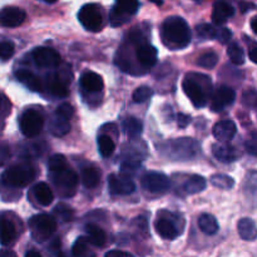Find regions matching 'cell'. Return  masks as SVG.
Segmentation results:
<instances>
[{
  "mask_svg": "<svg viewBox=\"0 0 257 257\" xmlns=\"http://www.w3.org/2000/svg\"><path fill=\"white\" fill-rule=\"evenodd\" d=\"M163 44L172 50L183 49L191 42V30L187 22L181 17H170L161 27Z\"/></svg>",
  "mask_w": 257,
  "mask_h": 257,
  "instance_id": "obj_1",
  "label": "cell"
},
{
  "mask_svg": "<svg viewBox=\"0 0 257 257\" xmlns=\"http://www.w3.org/2000/svg\"><path fill=\"white\" fill-rule=\"evenodd\" d=\"M161 151L166 156L175 160H191L200 155L201 147L200 143L193 141L192 138H180L165 143Z\"/></svg>",
  "mask_w": 257,
  "mask_h": 257,
  "instance_id": "obj_2",
  "label": "cell"
},
{
  "mask_svg": "<svg viewBox=\"0 0 257 257\" xmlns=\"http://www.w3.org/2000/svg\"><path fill=\"white\" fill-rule=\"evenodd\" d=\"M140 9L138 0H115L109 12V23L112 27H122L135 17Z\"/></svg>",
  "mask_w": 257,
  "mask_h": 257,
  "instance_id": "obj_3",
  "label": "cell"
},
{
  "mask_svg": "<svg viewBox=\"0 0 257 257\" xmlns=\"http://www.w3.org/2000/svg\"><path fill=\"white\" fill-rule=\"evenodd\" d=\"M29 227L32 231L33 237L39 242L48 240L53 233L57 230V222L53 218V216L45 215V213H40V215H35L30 218Z\"/></svg>",
  "mask_w": 257,
  "mask_h": 257,
  "instance_id": "obj_4",
  "label": "cell"
},
{
  "mask_svg": "<svg viewBox=\"0 0 257 257\" xmlns=\"http://www.w3.org/2000/svg\"><path fill=\"white\" fill-rule=\"evenodd\" d=\"M53 183L57 186L58 191L63 197H72L77 192L78 177L77 173L70 168H64V170L52 172L50 175Z\"/></svg>",
  "mask_w": 257,
  "mask_h": 257,
  "instance_id": "obj_5",
  "label": "cell"
},
{
  "mask_svg": "<svg viewBox=\"0 0 257 257\" xmlns=\"http://www.w3.org/2000/svg\"><path fill=\"white\" fill-rule=\"evenodd\" d=\"M34 170L29 166H13L3 173V182L12 187H25L34 178Z\"/></svg>",
  "mask_w": 257,
  "mask_h": 257,
  "instance_id": "obj_6",
  "label": "cell"
},
{
  "mask_svg": "<svg viewBox=\"0 0 257 257\" xmlns=\"http://www.w3.org/2000/svg\"><path fill=\"white\" fill-rule=\"evenodd\" d=\"M80 24L89 32H99L103 27V14L99 5L90 3L80 8L78 13Z\"/></svg>",
  "mask_w": 257,
  "mask_h": 257,
  "instance_id": "obj_7",
  "label": "cell"
},
{
  "mask_svg": "<svg viewBox=\"0 0 257 257\" xmlns=\"http://www.w3.org/2000/svg\"><path fill=\"white\" fill-rule=\"evenodd\" d=\"M19 125L20 131H22V133L25 137L33 138L42 132L43 125H44V119H43L40 113H38L37 110L28 109L20 117Z\"/></svg>",
  "mask_w": 257,
  "mask_h": 257,
  "instance_id": "obj_8",
  "label": "cell"
},
{
  "mask_svg": "<svg viewBox=\"0 0 257 257\" xmlns=\"http://www.w3.org/2000/svg\"><path fill=\"white\" fill-rule=\"evenodd\" d=\"M141 183H142L143 190L148 191V192L157 193V195L166 193L171 187L170 178L160 172L146 173V175L143 176Z\"/></svg>",
  "mask_w": 257,
  "mask_h": 257,
  "instance_id": "obj_9",
  "label": "cell"
},
{
  "mask_svg": "<svg viewBox=\"0 0 257 257\" xmlns=\"http://www.w3.org/2000/svg\"><path fill=\"white\" fill-rule=\"evenodd\" d=\"M34 63L39 68H54L59 65L60 55L52 48H35L32 53Z\"/></svg>",
  "mask_w": 257,
  "mask_h": 257,
  "instance_id": "obj_10",
  "label": "cell"
},
{
  "mask_svg": "<svg viewBox=\"0 0 257 257\" xmlns=\"http://www.w3.org/2000/svg\"><path fill=\"white\" fill-rule=\"evenodd\" d=\"M108 187H109V192L112 195L118 196L131 195L136 191L135 182L125 176L110 175L108 177Z\"/></svg>",
  "mask_w": 257,
  "mask_h": 257,
  "instance_id": "obj_11",
  "label": "cell"
},
{
  "mask_svg": "<svg viewBox=\"0 0 257 257\" xmlns=\"http://www.w3.org/2000/svg\"><path fill=\"white\" fill-rule=\"evenodd\" d=\"M27 14L18 7H5L0 10V25L7 28H17L24 23Z\"/></svg>",
  "mask_w": 257,
  "mask_h": 257,
  "instance_id": "obj_12",
  "label": "cell"
},
{
  "mask_svg": "<svg viewBox=\"0 0 257 257\" xmlns=\"http://www.w3.org/2000/svg\"><path fill=\"white\" fill-rule=\"evenodd\" d=\"M236 99V93L232 88L226 87V85H222V87L218 88L216 90L215 95H213L212 104H211V109L213 112H220L223 108L227 107V105L232 104Z\"/></svg>",
  "mask_w": 257,
  "mask_h": 257,
  "instance_id": "obj_13",
  "label": "cell"
},
{
  "mask_svg": "<svg viewBox=\"0 0 257 257\" xmlns=\"http://www.w3.org/2000/svg\"><path fill=\"white\" fill-rule=\"evenodd\" d=\"M182 88H183V90H185L186 95L190 98L191 102L193 103V105H195V107L201 108V107H203V105H206L207 99H206L205 93H203L202 88H201L200 85L195 82V80L186 78L182 83Z\"/></svg>",
  "mask_w": 257,
  "mask_h": 257,
  "instance_id": "obj_14",
  "label": "cell"
},
{
  "mask_svg": "<svg viewBox=\"0 0 257 257\" xmlns=\"http://www.w3.org/2000/svg\"><path fill=\"white\" fill-rule=\"evenodd\" d=\"M235 15V8L226 0H217L213 4L212 9V22L216 25H222L227 22V19Z\"/></svg>",
  "mask_w": 257,
  "mask_h": 257,
  "instance_id": "obj_15",
  "label": "cell"
},
{
  "mask_svg": "<svg viewBox=\"0 0 257 257\" xmlns=\"http://www.w3.org/2000/svg\"><path fill=\"white\" fill-rule=\"evenodd\" d=\"M213 137L217 141L223 143H227L228 141L232 140L236 135V124L233 120L225 119L216 123L212 130Z\"/></svg>",
  "mask_w": 257,
  "mask_h": 257,
  "instance_id": "obj_16",
  "label": "cell"
},
{
  "mask_svg": "<svg viewBox=\"0 0 257 257\" xmlns=\"http://www.w3.org/2000/svg\"><path fill=\"white\" fill-rule=\"evenodd\" d=\"M136 55L138 62L145 68H152L157 62V49L148 43L138 45Z\"/></svg>",
  "mask_w": 257,
  "mask_h": 257,
  "instance_id": "obj_17",
  "label": "cell"
},
{
  "mask_svg": "<svg viewBox=\"0 0 257 257\" xmlns=\"http://www.w3.org/2000/svg\"><path fill=\"white\" fill-rule=\"evenodd\" d=\"M212 152H213V156H215L218 161L225 163L235 162V161H237V158L240 157V153H238L237 148L228 145L213 146Z\"/></svg>",
  "mask_w": 257,
  "mask_h": 257,
  "instance_id": "obj_18",
  "label": "cell"
},
{
  "mask_svg": "<svg viewBox=\"0 0 257 257\" xmlns=\"http://www.w3.org/2000/svg\"><path fill=\"white\" fill-rule=\"evenodd\" d=\"M80 85L88 92L97 93L103 89L104 83H103L102 77L99 74L94 72H87L80 77Z\"/></svg>",
  "mask_w": 257,
  "mask_h": 257,
  "instance_id": "obj_19",
  "label": "cell"
},
{
  "mask_svg": "<svg viewBox=\"0 0 257 257\" xmlns=\"http://www.w3.org/2000/svg\"><path fill=\"white\" fill-rule=\"evenodd\" d=\"M17 75V79L19 80L22 84H24L28 89H30L32 92H40L42 90V82H40L39 78L35 74H33L29 70L20 69L15 73Z\"/></svg>",
  "mask_w": 257,
  "mask_h": 257,
  "instance_id": "obj_20",
  "label": "cell"
},
{
  "mask_svg": "<svg viewBox=\"0 0 257 257\" xmlns=\"http://www.w3.org/2000/svg\"><path fill=\"white\" fill-rule=\"evenodd\" d=\"M17 231L15 226L9 218L0 217V243L4 246L10 245L15 240Z\"/></svg>",
  "mask_w": 257,
  "mask_h": 257,
  "instance_id": "obj_21",
  "label": "cell"
},
{
  "mask_svg": "<svg viewBox=\"0 0 257 257\" xmlns=\"http://www.w3.org/2000/svg\"><path fill=\"white\" fill-rule=\"evenodd\" d=\"M156 231L165 240H175L178 236V231L175 223L171 222L167 218H160L156 222Z\"/></svg>",
  "mask_w": 257,
  "mask_h": 257,
  "instance_id": "obj_22",
  "label": "cell"
},
{
  "mask_svg": "<svg viewBox=\"0 0 257 257\" xmlns=\"http://www.w3.org/2000/svg\"><path fill=\"white\" fill-rule=\"evenodd\" d=\"M33 193L35 196V200L42 206H49L53 202V200H54L53 191L44 182H40L38 185H35L34 188H33Z\"/></svg>",
  "mask_w": 257,
  "mask_h": 257,
  "instance_id": "obj_23",
  "label": "cell"
},
{
  "mask_svg": "<svg viewBox=\"0 0 257 257\" xmlns=\"http://www.w3.org/2000/svg\"><path fill=\"white\" fill-rule=\"evenodd\" d=\"M237 230L240 233L241 238L246 241H253L256 240L257 230H256V223L255 221L251 218H242L240 222L237 223Z\"/></svg>",
  "mask_w": 257,
  "mask_h": 257,
  "instance_id": "obj_24",
  "label": "cell"
},
{
  "mask_svg": "<svg viewBox=\"0 0 257 257\" xmlns=\"http://www.w3.org/2000/svg\"><path fill=\"white\" fill-rule=\"evenodd\" d=\"M85 231H87V235H88V242L97 246V247H102V246L104 245L105 233L99 226L89 223V225L85 226Z\"/></svg>",
  "mask_w": 257,
  "mask_h": 257,
  "instance_id": "obj_25",
  "label": "cell"
},
{
  "mask_svg": "<svg viewBox=\"0 0 257 257\" xmlns=\"http://www.w3.org/2000/svg\"><path fill=\"white\" fill-rule=\"evenodd\" d=\"M122 125L125 135H127L130 138H137L142 135L143 124L138 118L127 117L124 120H123Z\"/></svg>",
  "mask_w": 257,
  "mask_h": 257,
  "instance_id": "obj_26",
  "label": "cell"
},
{
  "mask_svg": "<svg viewBox=\"0 0 257 257\" xmlns=\"http://www.w3.org/2000/svg\"><path fill=\"white\" fill-rule=\"evenodd\" d=\"M198 226L206 235H215L218 231V222L215 216L210 213H203L198 218Z\"/></svg>",
  "mask_w": 257,
  "mask_h": 257,
  "instance_id": "obj_27",
  "label": "cell"
},
{
  "mask_svg": "<svg viewBox=\"0 0 257 257\" xmlns=\"http://www.w3.org/2000/svg\"><path fill=\"white\" fill-rule=\"evenodd\" d=\"M206 180L202 176H191L187 181H186L185 186H183V190L188 195H195V193L202 192L206 188Z\"/></svg>",
  "mask_w": 257,
  "mask_h": 257,
  "instance_id": "obj_28",
  "label": "cell"
},
{
  "mask_svg": "<svg viewBox=\"0 0 257 257\" xmlns=\"http://www.w3.org/2000/svg\"><path fill=\"white\" fill-rule=\"evenodd\" d=\"M100 181V173L97 168L88 167L82 171V182L87 188L97 187Z\"/></svg>",
  "mask_w": 257,
  "mask_h": 257,
  "instance_id": "obj_29",
  "label": "cell"
},
{
  "mask_svg": "<svg viewBox=\"0 0 257 257\" xmlns=\"http://www.w3.org/2000/svg\"><path fill=\"white\" fill-rule=\"evenodd\" d=\"M49 131L53 136H55V137H63V136L69 133L70 124L67 120L55 117L54 119H52V122H50Z\"/></svg>",
  "mask_w": 257,
  "mask_h": 257,
  "instance_id": "obj_30",
  "label": "cell"
},
{
  "mask_svg": "<svg viewBox=\"0 0 257 257\" xmlns=\"http://www.w3.org/2000/svg\"><path fill=\"white\" fill-rule=\"evenodd\" d=\"M73 256L74 257H97L94 255V252L89 250V246H88V238L85 237H79L73 245Z\"/></svg>",
  "mask_w": 257,
  "mask_h": 257,
  "instance_id": "obj_31",
  "label": "cell"
},
{
  "mask_svg": "<svg viewBox=\"0 0 257 257\" xmlns=\"http://www.w3.org/2000/svg\"><path fill=\"white\" fill-rule=\"evenodd\" d=\"M98 148H99V153L102 157H109L115 150L114 142L108 136H99L98 138Z\"/></svg>",
  "mask_w": 257,
  "mask_h": 257,
  "instance_id": "obj_32",
  "label": "cell"
},
{
  "mask_svg": "<svg viewBox=\"0 0 257 257\" xmlns=\"http://www.w3.org/2000/svg\"><path fill=\"white\" fill-rule=\"evenodd\" d=\"M227 54L233 64L241 65L245 63V52L237 43H232V44L228 45Z\"/></svg>",
  "mask_w": 257,
  "mask_h": 257,
  "instance_id": "obj_33",
  "label": "cell"
},
{
  "mask_svg": "<svg viewBox=\"0 0 257 257\" xmlns=\"http://www.w3.org/2000/svg\"><path fill=\"white\" fill-rule=\"evenodd\" d=\"M211 183L215 187L221 188V190H230L235 186V181L232 177L226 175H215L211 177Z\"/></svg>",
  "mask_w": 257,
  "mask_h": 257,
  "instance_id": "obj_34",
  "label": "cell"
},
{
  "mask_svg": "<svg viewBox=\"0 0 257 257\" xmlns=\"http://www.w3.org/2000/svg\"><path fill=\"white\" fill-rule=\"evenodd\" d=\"M218 62V55L215 52H207L201 55L197 59V65L206 69H212L216 67Z\"/></svg>",
  "mask_w": 257,
  "mask_h": 257,
  "instance_id": "obj_35",
  "label": "cell"
},
{
  "mask_svg": "<svg viewBox=\"0 0 257 257\" xmlns=\"http://www.w3.org/2000/svg\"><path fill=\"white\" fill-rule=\"evenodd\" d=\"M49 89L50 93L58 98H64L69 94V90H68L67 85H65L62 80L58 79V78H54V79L50 80Z\"/></svg>",
  "mask_w": 257,
  "mask_h": 257,
  "instance_id": "obj_36",
  "label": "cell"
},
{
  "mask_svg": "<svg viewBox=\"0 0 257 257\" xmlns=\"http://www.w3.org/2000/svg\"><path fill=\"white\" fill-rule=\"evenodd\" d=\"M54 213L63 222H69L74 217V211H73V208L70 206L65 205V203H59V205L55 206Z\"/></svg>",
  "mask_w": 257,
  "mask_h": 257,
  "instance_id": "obj_37",
  "label": "cell"
},
{
  "mask_svg": "<svg viewBox=\"0 0 257 257\" xmlns=\"http://www.w3.org/2000/svg\"><path fill=\"white\" fill-rule=\"evenodd\" d=\"M217 29L218 28L213 27L211 24H206V23H202V24L196 27V32H197V34L202 39H216V37H217Z\"/></svg>",
  "mask_w": 257,
  "mask_h": 257,
  "instance_id": "obj_38",
  "label": "cell"
},
{
  "mask_svg": "<svg viewBox=\"0 0 257 257\" xmlns=\"http://www.w3.org/2000/svg\"><path fill=\"white\" fill-rule=\"evenodd\" d=\"M68 167L67 160L63 155H54L48 161V168L50 172H57V171L64 170Z\"/></svg>",
  "mask_w": 257,
  "mask_h": 257,
  "instance_id": "obj_39",
  "label": "cell"
},
{
  "mask_svg": "<svg viewBox=\"0 0 257 257\" xmlns=\"http://www.w3.org/2000/svg\"><path fill=\"white\" fill-rule=\"evenodd\" d=\"M73 115H74V108L69 103H63L55 110V117L67 120V122H69V119H72Z\"/></svg>",
  "mask_w": 257,
  "mask_h": 257,
  "instance_id": "obj_40",
  "label": "cell"
},
{
  "mask_svg": "<svg viewBox=\"0 0 257 257\" xmlns=\"http://www.w3.org/2000/svg\"><path fill=\"white\" fill-rule=\"evenodd\" d=\"M153 95V92L148 87H140L133 93V100L136 103H145Z\"/></svg>",
  "mask_w": 257,
  "mask_h": 257,
  "instance_id": "obj_41",
  "label": "cell"
},
{
  "mask_svg": "<svg viewBox=\"0 0 257 257\" xmlns=\"http://www.w3.org/2000/svg\"><path fill=\"white\" fill-rule=\"evenodd\" d=\"M14 44L12 42H0V58L9 59L14 54Z\"/></svg>",
  "mask_w": 257,
  "mask_h": 257,
  "instance_id": "obj_42",
  "label": "cell"
},
{
  "mask_svg": "<svg viewBox=\"0 0 257 257\" xmlns=\"http://www.w3.org/2000/svg\"><path fill=\"white\" fill-rule=\"evenodd\" d=\"M141 168V162L137 160H127L122 163L120 166V170H122L123 173H131V172H136Z\"/></svg>",
  "mask_w": 257,
  "mask_h": 257,
  "instance_id": "obj_43",
  "label": "cell"
},
{
  "mask_svg": "<svg viewBox=\"0 0 257 257\" xmlns=\"http://www.w3.org/2000/svg\"><path fill=\"white\" fill-rule=\"evenodd\" d=\"M232 38V33H231V30L228 29V28H218L217 29V37H216V39L220 40L222 44H226V43L230 42V39Z\"/></svg>",
  "mask_w": 257,
  "mask_h": 257,
  "instance_id": "obj_44",
  "label": "cell"
},
{
  "mask_svg": "<svg viewBox=\"0 0 257 257\" xmlns=\"http://www.w3.org/2000/svg\"><path fill=\"white\" fill-rule=\"evenodd\" d=\"M191 123V117L187 114H183V113H180L177 115V124L180 128H186Z\"/></svg>",
  "mask_w": 257,
  "mask_h": 257,
  "instance_id": "obj_45",
  "label": "cell"
},
{
  "mask_svg": "<svg viewBox=\"0 0 257 257\" xmlns=\"http://www.w3.org/2000/svg\"><path fill=\"white\" fill-rule=\"evenodd\" d=\"M246 148H247V151L251 153V155L256 156L257 147H256V133L255 132L252 133V138L246 142Z\"/></svg>",
  "mask_w": 257,
  "mask_h": 257,
  "instance_id": "obj_46",
  "label": "cell"
},
{
  "mask_svg": "<svg viewBox=\"0 0 257 257\" xmlns=\"http://www.w3.org/2000/svg\"><path fill=\"white\" fill-rule=\"evenodd\" d=\"M104 257H135L131 253L124 252V251H119V250H112L109 252L105 253Z\"/></svg>",
  "mask_w": 257,
  "mask_h": 257,
  "instance_id": "obj_47",
  "label": "cell"
},
{
  "mask_svg": "<svg viewBox=\"0 0 257 257\" xmlns=\"http://www.w3.org/2000/svg\"><path fill=\"white\" fill-rule=\"evenodd\" d=\"M240 9H241V12L245 14V13H247V12H250V10L255 9V4H252V3L243 2V3H241V4H240Z\"/></svg>",
  "mask_w": 257,
  "mask_h": 257,
  "instance_id": "obj_48",
  "label": "cell"
},
{
  "mask_svg": "<svg viewBox=\"0 0 257 257\" xmlns=\"http://www.w3.org/2000/svg\"><path fill=\"white\" fill-rule=\"evenodd\" d=\"M250 59L252 60L253 63L257 62V48L252 47L250 50Z\"/></svg>",
  "mask_w": 257,
  "mask_h": 257,
  "instance_id": "obj_49",
  "label": "cell"
},
{
  "mask_svg": "<svg viewBox=\"0 0 257 257\" xmlns=\"http://www.w3.org/2000/svg\"><path fill=\"white\" fill-rule=\"evenodd\" d=\"M25 257H42V255H40L39 252H37V251L30 250V251H28L27 255H25Z\"/></svg>",
  "mask_w": 257,
  "mask_h": 257,
  "instance_id": "obj_50",
  "label": "cell"
},
{
  "mask_svg": "<svg viewBox=\"0 0 257 257\" xmlns=\"http://www.w3.org/2000/svg\"><path fill=\"white\" fill-rule=\"evenodd\" d=\"M256 22H257V18L253 17L252 20H251V28H252V32L257 33V28H256Z\"/></svg>",
  "mask_w": 257,
  "mask_h": 257,
  "instance_id": "obj_51",
  "label": "cell"
},
{
  "mask_svg": "<svg viewBox=\"0 0 257 257\" xmlns=\"http://www.w3.org/2000/svg\"><path fill=\"white\" fill-rule=\"evenodd\" d=\"M0 257H14V255L10 252H0Z\"/></svg>",
  "mask_w": 257,
  "mask_h": 257,
  "instance_id": "obj_52",
  "label": "cell"
},
{
  "mask_svg": "<svg viewBox=\"0 0 257 257\" xmlns=\"http://www.w3.org/2000/svg\"><path fill=\"white\" fill-rule=\"evenodd\" d=\"M151 2L152 3H155V4H157V5H163V0H151Z\"/></svg>",
  "mask_w": 257,
  "mask_h": 257,
  "instance_id": "obj_53",
  "label": "cell"
},
{
  "mask_svg": "<svg viewBox=\"0 0 257 257\" xmlns=\"http://www.w3.org/2000/svg\"><path fill=\"white\" fill-rule=\"evenodd\" d=\"M43 2L48 3V4H54V3L58 2V0H43Z\"/></svg>",
  "mask_w": 257,
  "mask_h": 257,
  "instance_id": "obj_54",
  "label": "cell"
},
{
  "mask_svg": "<svg viewBox=\"0 0 257 257\" xmlns=\"http://www.w3.org/2000/svg\"><path fill=\"white\" fill-rule=\"evenodd\" d=\"M59 257H64V256H63V255H60V256H59Z\"/></svg>",
  "mask_w": 257,
  "mask_h": 257,
  "instance_id": "obj_55",
  "label": "cell"
},
{
  "mask_svg": "<svg viewBox=\"0 0 257 257\" xmlns=\"http://www.w3.org/2000/svg\"><path fill=\"white\" fill-rule=\"evenodd\" d=\"M196 2H197V0H196Z\"/></svg>",
  "mask_w": 257,
  "mask_h": 257,
  "instance_id": "obj_56",
  "label": "cell"
}]
</instances>
